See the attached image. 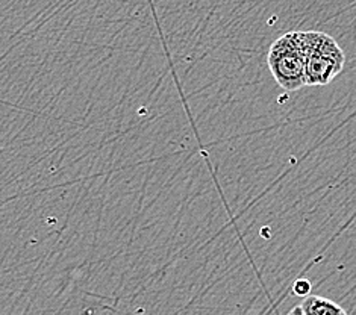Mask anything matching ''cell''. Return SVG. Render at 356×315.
I'll return each mask as SVG.
<instances>
[{
	"label": "cell",
	"mask_w": 356,
	"mask_h": 315,
	"mask_svg": "<svg viewBox=\"0 0 356 315\" xmlns=\"http://www.w3.org/2000/svg\"><path fill=\"white\" fill-rule=\"evenodd\" d=\"M268 70L275 81L286 91H298L307 85L305 64L307 50L302 32H288L270 46L267 55Z\"/></svg>",
	"instance_id": "6da1fadb"
},
{
	"label": "cell",
	"mask_w": 356,
	"mask_h": 315,
	"mask_svg": "<svg viewBox=\"0 0 356 315\" xmlns=\"http://www.w3.org/2000/svg\"><path fill=\"white\" fill-rule=\"evenodd\" d=\"M302 32V40L307 50L305 78L309 87L327 85L341 73L346 55L340 45L325 32L307 31Z\"/></svg>",
	"instance_id": "7a4b0ae2"
},
{
	"label": "cell",
	"mask_w": 356,
	"mask_h": 315,
	"mask_svg": "<svg viewBox=\"0 0 356 315\" xmlns=\"http://www.w3.org/2000/svg\"><path fill=\"white\" fill-rule=\"evenodd\" d=\"M300 308L305 315H349L340 305L320 296L303 297Z\"/></svg>",
	"instance_id": "3957f363"
},
{
	"label": "cell",
	"mask_w": 356,
	"mask_h": 315,
	"mask_svg": "<svg viewBox=\"0 0 356 315\" xmlns=\"http://www.w3.org/2000/svg\"><path fill=\"white\" fill-rule=\"evenodd\" d=\"M311 282L308 279H299L293 284V293L299 297H307L311 293Z\"/></svg>",
	"instance_id": "277c9868"
},
{
	"label": "cell",
	"mask_w": 356,
	"mask_h": 315,
	"mask_svg": "<svg viewBox=\"0 0 356 315\" xmlns=\"http://www.w3.org/2000/svg\"><path fill=\"white\" fill-rule=\"evenodd\" d=\"M288 315H305L300 306H296V308H293L290 312H288Z\"/></svg>",
	"instance_id": "5b68a950"
}]
</instances>
